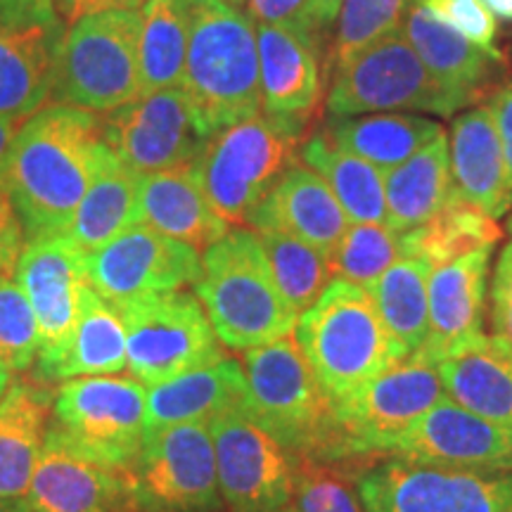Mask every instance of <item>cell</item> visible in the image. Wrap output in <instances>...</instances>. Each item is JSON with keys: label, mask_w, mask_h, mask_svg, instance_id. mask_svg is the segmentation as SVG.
I'll use <instances>...</instances> for the list:
<instances>
[{"label": "cell", "mask_w": 512, "mask_h": 512, "mask_svg": "<svg viewBox=\"0 0 512 512\" xmlns=\"http://www.w3.org/2000/svg\"><path fill=\"white\" fill-rule=\"evenodd\" d=\"M247 226L256 233H287L332 256L351 221L323 176L297 159L266 192Z\"/></svg>", "instance_id": "603a6c76"}, {"label": "cell", "mask_w": 512, "mask_h": 512, "mask_svg": "<svg viewBox=\"0 0 512 512\" xmlns=\"http://www.w3.org/2000/svg\"><path fill=\"white\" fill-rule=\"evenodd\" d=\"M344 0H313V12H316V19L320 29L328 34V31L335 27L339 10H342Z\"/></svg>", "instance_id": "681fc988"}, {"label": "cell", "mask_w": 512, "mask_h": 512, "mask_svg": "<svg viewBox=\"0 0 512 512\" xmlns=\"http://www.w3.org/2000/svg\"><path fill=\"white\" fill-rule=\"evenodd\" d=\"M294 458V512H366L358 494L356 463L320 460L309 456Z\"/></svg>", "instance_id": "f35d334b"}, {"label": "cell", "mask_w": 512, "mask_h": 512, "mask_svg": "<svg viewBox=\"0 0 512 512\" xmlns=\"http://www.w3.org/2000/svg\"><path fill=\"white\" fill-rule=\"evenodd\" d=\"M102 140L140 176L195 164L204 138L181 86L140 95L102 117Z\"/></svg>", "instance_id": "e0dca14e"}, {"label": "cell", "mask_w": 512, "mask_h": 512, "mask_svg": "<svg viewBox=\"0 0 512 512\" xmlns=\"http://www.w3.org/2000/svg\"><path fill=\"white\" fill-rule=\"evenodd\" d=\"M138 209L140 223L200 254L230 230L204 195L195 164L140 176Z\"/></svg>", "instance_id": "4316f807"}, {"label": "cell", "mask_w": 512, "mask_h": 512, "mask_svg": "<svg viewBox=\"0 0 512 512\" xmlns=\"http://www.w3.org/2000/svg\"><path fill=\"white\" fill-rule=\"evenodd\" d=\"M200 273L202 254L197 249L166 238L145 223L86 256L88 285L117 309L195 285Z\"/></svg>", "instance_id": "2e32d148"}, {"label": "cell", "mask_w": 512, "mask_h": 512, "mask_svg": "<svg viewBox=\"0 0 512 512\" xmlns=\"http://www.w3.org/2000/svg\"><path fill=\"white\" fill-rule=\"evenodd\" d=\"M448 159L453 192L460 200L475 204L491 219H503L512 209V178L489 107H470L451 121Z\"/></svg>", "instance_id": "cb8c5ba5"}, {"label": "cell", "mask_w": 512, "mask_h": 512, "mask_svg": "<svg viewBox=\"0 0 512 512\" xmlns=\"http://www.w3.org/2000/svg\"><path fill=\"white\" fill-rule=\"evenodd\" d=\"M223 3H228V5H235V8H245V3L247 0H223Z\"/></svg>", "instance_id": "9f6ffc18"}, {"label": "cell", "mask_w": 512, "mask_h": 512, "mask_svg": "<svg viewBox=\"0 0 512 512\" xmlns=\"http://www.w3.org/2000/svg\"><path fill=\"white\" fill-rule=\"evenodd\" d=\"M325 110L328 119L394 112L451 117L460 105L434 81L399 29L330 74Z\"/></svg>", "instance_id": "ba28073f"}, {"label": "cell", "mask_w": 512, "mask_h": 512, "mask_svg": "<svg viewBox=\"0 0 512 512\" xmlns=\"http://www.w3.org/2000/svg\"><path fill=\"white\" fill-rule=\"evenodd\" d=\"M86 256L64 233L29 240L22 249L15 280L34 309L41 337L38 356L55 354L72 335L88 287Z\"/></svg>", "instance_id": "d6986e66"}, {"label": "cell", "mask_w": 512, "mask_h": 512, "mask_svg": "<svg viewBox=\"0 0 512 512\" xmlns=\"http://www.w3.org/2000/svg\"><path fill=\"white\" fill-rule=\"evenodd\" d=\"M501 238L503 230L496 219L453 192L446 207L430 223L403 233V247L406 254L425 256L432 266H439L477 249H496Z\"/></svg>", "instance_id": "8d00e7d4"}, {"label": "cell", "mask_w": 512, "mask_h": 512, "mask_svg": "<svg viewBox=\"0 0 512 512\" xmlns=\"http://www.w3.org/2000/svg\"><path fill=\"white\" fill-rule=\"evenodd\" d=\"M285 510H287V508H285ZM285 510H280V512H285Z\"/></svg>", "instance_id": "91938a15"}, {"label": "cell", "mask_w": 512, "mask_h": 512, "mask_svg": "<svg viewBox=\"0 0 512 512\" xmlns=\"http://www.w3.org/2000/svg\"><path fill=\"white\" fill-rule=\"evenodd\" d=\"M188 36V0H145L138 43L140 95L181 86Z\"/></svg>", "instance_id": "d590c367"}, {"label": "cell", "mask_w": 512, "mask_h": 512, "mask_svg": "<svg viewBox=\"0 0 512 512\" xmlns=\"http://www.w3.org/2000/svg\"><path fill=\"white\" fill-rule=\"evenodd\" d=\"M403 36L444 91L458 102L460 110L470 107L479 95L489 91L503 64L501 53H489L470 38L441 22L415 3L401 24Z\"/></svg>", "instance_id": "d4e9b609"}, {"label": "cell", "mask_w": 512, "mask_h": 512, "mask_svg": "<svg viewBox=\"0 0 512 512\" xmlns=\"http://www.w3.org/2000/svg\"><path fill=\"white\" fill-rule=\"evenodd\" d=\"M299 159L323 176L351 223H387L384 171L332 143L323 128L306 138Z\"/></svg>", "instance_id": "e575fe53"}, {"label": "cell", "mask_w": 512, "mask_h": 512, "mask_svg": "<svg viewBox=\"0 0 512 512\" xmlns=\"http://www.w3.org/2000/svg\"><path fill=\"white\" fill-rule=\"evenodd\" d=\"M41 337L27 294L15 275H0V368L27 373L34 368Z\"/></svg>", "instance_id": "b9f144b4"}, {"label": "cell", "mask_w": 512, "mask_h": 512, "mask_svg": "<svg viewBox=\"0 0 512 512\" xmlns=\"http://www.w3.org/2000/svg\"><path fill=\"white\" fill-rule=\"evenodd\" d=\"M444 382L432 358L422 351L401 358L347 399L332 403L347 456L384 458V451L444 399Z\"/></svg>", "instance_id": "8fae6325"}, {"label": "cell", "mask_w": 512, "mask_h": 512, "mask_svg": "<svg viewBox=\"0 0 512 512\" xmlns=\"http://www.w3.org/2000/svg\"><path fill=\"white\" fill-rule=\"evenodd\" d=\"M10 382H12V380H10V373H8V370L0 368V399H3V394L8 392Z\"/></svg>", "instance_id": "11a10c76"}, {"label": "cell", "mask_w": 512, "mask_h": 512, "mask_svg": "<svg viewBox=\"0 0 512 512\" xmlns=\"http://www.w3.org/2000/svg\"><path fill=\"white\" fill-rule=\"evenodd\" d=\"M430 273L425 256L403 254L368 287L384 328L403 356L422 349L430 328Z\"/></svg>", "instance_id": "836d02e7"}, {"label": "cell", "mask_w": 512, "mask_h": 512, "mask_svg": "<svg viewBox=\"0 0 512 512\" xmlns=\"http://www.w3.org/2000/svg\"><path fill=\"white\" fill-rule=\"evenodd\" d=\"M27 245L24 228L8 197L0 192V275H15L17 261Z\"/></svg>", "instance_id": "bcb514c9"}, {"label": "cell", "mask_w": 512, "mask_h": 512, "mask_svg": "<svg viewBox=\"0 0 512 512\" xmlns=\"http://www.w3.org/2000/svg\"><path fill=\"white\" fill-rule=\"evenodd\" d=\"M17 128H19V124L15 119L0 114V174H3L5 159H8V155H10V147H12V140H15Z\"/></svg>", "instance_id": "f907efd6"}, {"label": "cell", "mask_w": 512, "mask_h": 512, "mask_svg": "<svg viewBox=\"0 0 512 512\" xmlns=\"http://www.w3.org/2000/svg\"><path fill=\"white\" fill-rule=\"evenodd\" d=\"M491 342L512 361V238L498 256L489 285Z\"/></svg>", "instance_id": "f6af8a7d"}, {"label": "cell", "mask_w": 512, "mask_h": 512, "mask_svg": "<svg viewBox=\"0 0 512 512\" xmlns=\"http://www.w3.org/2000/svg\"><path fill=\"white\" fill-rule=\"evenodd\" d=\"M128 486L150 512H219L223 498L209 422L147 430Z\"/></svg>", "instance_id": "7c38bea8"}, {"label": "cell", "mask_w": 512, "mask_h": 512, "mask_svg": "<svg viewBox=\"0 0 512 512\" xmlns=\"http://www.w3.org/2000/svg\"><path fill=\"white\" fill-rule=\"evenodd\" d=\"M285 512H294V510H292V508H287V510H285Z\"/></svg>", "instance_id": "680465c9"}, {"label": "cell", "mask_w": 512, "mask_h": 512, "mask_svg": "<svg viewBox=\"0 0 512 512\" xmlns=\"http://www.w3.org/2000/svg\"><path fill=\"white\" fill-rule=\"evenodd\" d=\"M195 297L214 335L230 351H252L294 335L297 313L275 287L254 230L233 228L207 252Z\"/></svg>", "instance_id": "3957f363"}, {"label": "cell", "mask_w": 512, "mask_h": 512, "mask_svg": "<svg viewBox=\"0 0 512 512\" xmlns=\"http://www.w3.org/2000/svg\"><path fill=\"white\" fill-rule=\"evenodd\" d=\"M55 389L12 380L0 399V498H27L53 422Z\"/></svg>", "instance_id": "83f0119b"}, {"label": "cell", "mask_w": 512, "mask_h": 512, "mask_svg": "<svg viewBox=\"0 0 512 512\" xmlns=\"http://www.w3.org/2000/svg\"><path fill=\"white\" fill-rule=\"evenodd\" d=\"M382 460L470 472H512V430L444 396L408 427Z\"/></svg>", "instance_id": "ac0fdd59"}, {"label": "cell", "mask_w": 512, "mask_h": 512, "mask_svg": "<svg viewBox=\"0 0 512 512\" xmlns=\"http://www.w3.org/2000/svg\"><path fill=\"white\" fill-rule=\"evenodd\" d=\"M332 143L366 159L380 171H389L411 159L439 133H444L437 121L418 114H363L349 119H328L323 126Z\"/></svg>", "instance_id": "1f68e13d"}, {"label": "cell", "mask_w": 512, "mask_h": 512, "mask_svg": "<svg viewBox=\"0 0 512 512\" xmlns=\"http://www.w3.org/2000/svg\"><path fill=\"white\" fill-rule=\"evenodd\" d=\"M140 174L121 162L110 147H102L98 174L74 211L67 235L83 252L110 245L114 238L140 223Z\"/></svg>", "instance_id": "f546056e"}, {"label": "cell", "mask_w": 512, "mask_h": 512, "mask_svg": "<svg viewBox=\"0 0 512 512\" xmlns=\"http://www.w3.org/2000/svg\"><path fill=\"white\" fill-rule=\"evenodd\" d=\"M100 512H150V510H147L145 505L138 501V496L133 494L131 486H128L124 494H119L112 503H107Z\"/></svg>", "instance_id": "816d5d0a"}, {"label": "cell", "mask_w": 512, "mask_h": 512, "mask_svg": "<svg viewBox=\"0 0 512 512\" xmlns=\"http://www.w3.org/2000/svg\"><path fill=\"white\" fill-rule=\"evenodd\" d=\"M434 17L456 29L460 36L470 38L479 48L489 53H501L496 48L498 19L484 5V0H418Z\"/></svg>", "instance_id": "7bdbcfd3"}, {"label": "cell", "mask_w": 512, "mask_h": 512, "mask_svg": "<svg viewBox=\"0 0 512 512\" xmlns=\"http://www.w3.org/2000/svg\"><path fill=\"white\" fill-rule=\"evenodd\" d=\"M247 382L242 363L226 356L147 389V430L188 422H211L216 415L245 408Z\"/></svg>", "instance_id": "f1b7e54d"}, {"label": "cell", "mask_w": 512, "mask_h": 512, "mask_svg": "<svg viewBox=\"0 0 512 512\" xmlns=\"http://www.w3.org/2000/svg\"><path fill=\"white\" fill-rule=\"evenodd\" d=\"M145 0H55V8L67 22H79L83 17L100 15L110 10H138Z\"/></svg>", "instance_id": "c3c4849f"}, {"label": "cell", "mask_w": 512, "mask_h": 512, "mask_svg": "<svg viewBox=\"0 0 512 512\" xmlns=\"http://www.w3.org/2000/svg\"><path fill=\"white\" fill-rule=\"evenodd\" d=\"M223 508L280 512L292 505L294 458L245 408L209 422Z\"/></svg>", "instance_id": "9a60e30c"}, {"label": "cell", "mask_w": 512, "mask_h": 512, "mask_svg": "<svg viewBox=\"0 0 512 512\" xmlns=\"http://www.w3.org/2000/svg\"><path fill=\"white\" fill-rule=\"evenodd\" d=\"M453 195L448 136L439 133L411 159L384 171L387 226L411 233L430 223Z\"/></svg>", "instance_id": "4dcf8cb0"}, {"label": "cell", "mask_w": 512, "mask_h": 512, "mask_svg": "<svg viewBox=\"0 0 512 512\" xmlns=\"http://www.w3.org/2000/svg\"><path fill=\"white\" fill-rule=\"evenodd\" d=\"M403 254V233L387 223H351L332 252V271L335 278L368 290Z\"/></svg>", "instance_id": "60d3db41"}, {"label": "cell", "mask_w": 512, "mask_h": 512, "mask_svg": "<svg viewBox=\"0 0 512 512\" xmlns=\"http://www.w3.org/2000/svg\"><path fill=\"white\" fill-rule=\"evenodd\" d=\"M484 105L489 107L491 117L496 121L498 136H501L505 152V162H508V171L512 178V76L489 95V100Z\"/></svg>", "instance_id": "7dc6e473"}, {"label": "cell", "mask_w": 512, "mask_h": 512, "mask_svg": "<svg viewBox=\"0 0 512 512\" xmlns=\"http://www.w3.org/2000/svg\"><path fill=\"white\" fill-rule=\"evenodd\" d=\"M294 339L332 403L406 358L384 328L368 290L335 278L294 325Z\"/></svg>", "instance_id": "5b68a950"}, {"label": "cell", "mask_w": 512, "mask_h": 512, "mask_svg": "<svg viewBox=\"0 0 512 512\" xmlns=\"http://www.w3.org/2000/svg\"><path fill=\"white\" fill-rule=\"evenodd\" d=\"M245 8L254 24L292 31L304 41H311L313 46L323 48L328 34L320 29L313 0H247Z\"/></svg>", "instance_id": "ee69618b"}, {"label": "cell", "mask_w": 512, "mask_h": 512, "mask_svg": "<svg viewBox=\"0 0 512 512\" xmlns=\"http://www.w3.org/2000/svg\"><path fill=\"white\" fill-rule=\"evenodd\" d=\"M508 228H510V235H512V216H510V221H508Z\"/></svg>", "instance_id": "6f0895ef"}, {"label": "cell", "mask_w": 512, "mask_h": 512, "mask_svg": "<svg viewBox=\"0 0 512 512\" xmlns=\"http://www.w3.org/2000/svg\"><path fill=\"white\" fill-rule=\"evenodd\" d=\"M256 238L264 249L275 287L290 304V309L302 316L323 297V292L335 280L332 256L309 242L292 238L287 233H275V230H259Z\"/></svg>", "instance_id": "74e56055"}, {"label": "cell", "mask_w": 512, "mask_h": 512, "mask_svg": "<svg viewBox=\"0 0 512 512\" xmlns=\"http://www.w3.org/2000/svg\"><path fill=\"white\" fill-rule=\"evenodd\" d=\"M437 368L448 399L512 430V361L491 337Z\"/></svg>", "instance_id": "d6a6232c"}, {"label": "cell", "mask_w": 512, "mask_h": 512, "mask_svg": "<svg viewBox=\"0 0 512 512\" xmlns=\"http://www.w3.org/2000/svg\"><path fill=\"white\" fill-rule=\"evenodd\" d=\"M261 110L309 133L323 102L320 50L292 31L256 24Z\"/></svg>", "instance_id": "44dd1931"}, {"label": "cell", "mask_w": 512, "mask_h": 512, "mask_svg": "<svg viewBox=\"0 0 512 512\" xmlns=\"http://www.w3.org/2000/svg\"><path fill=\"white\" fill-rule=\"evenodd\" d=\"M126 328V370L147 389L226 358L195 294H157L119 309Z\"/></svg>", "instance_id": "9c48e42d"}, {"label": "cell", "mask_w": 512, "mask_h": 512, "mask_svg": "<svg viewBox=\"0 0 512 512\" xmlns=\"http://www.w3.org/2000/svg\"><path fill=\"white\" fill-rule=\"evenodd\" d=\"M366 512H512V472H470L384 460L358 475Z\"/></svg>", "instance_id": "5bb4252c"}, {"label": "cell", "mask_w": 512, "mask_h": 512, "mask_svg": "<svg viewBox=\"0 0 512 512\" xmlns=\"http://www.w3.org/2000/svg\"><path fill=\"white\" fill-rule=\"evenodd\" d=\"M245 411L292 456L347 460L335 406L299 349L294 335L242 354Z\"/></svg>", "instance_id": "277c9868"}, {"label": "cell", "mask_w": 512, "mask_h": 512, "mask_svg": "<svg viewBox=\"0 0 512 512\" xmlns=\"http://www.w3.org/2000/svg\"><path fill=\"white\" fill-rule=\"evenodd\" d=\"M64 38L55 0H0V114L22 124L46 107Z\"/></svg>", "instance_id": "4fadbf2b"}, {"label": "cell", "mask_w": 512, "mask_h": 512, "mask_svg": "<svg viewBox=\"0 0 512 512\" xmlns=\"http://www.w3.org/2000/svg\"><path fill=\"white\" fill-rule=\"evenodd\" d=\"M304 143V131L259 112L204 140L195 174L216 214L228 226L245 228L266 192L297 162Z\"/></svg>", "instance_id": "8992f818"}, {"label": "cell", "mask_w": 512, "mask_h": 512, "mask_svg": "<svg viewBox=\"0 0 512 512\" xmlns=\"http://www.w3.org/2000/svg\"><path fill=\"white\" fill-rule=\"evenodd\" d=\"M53 425L83 453L128 475L147 434V387L131 373L64 382L55 392Z\"/></svg>", "instance_id": "30bf717a"}, {"label": "cell", "mask_w": 512, "mask_h": 512, "mask_svg": "<svg viewBox=\"0 0 512 512\" xmlns=\"http://www.w3.org/2000/svg\"><path fill=\"white\" fill-rule=\"evenodd\" d=\"M102 147V117L74 105H46L19 124L0 192L27 242L67 230L98 174Z\"/></svg>", "instance_id": "6da1fadb"}, {"label": "cell", "mask_w": 512, "mask_h": 512, "mask_svg": "<svg viewBox=\"0 0 512 512\" xmlns=\"http://www.w3.org/2000/svg\"><path fill=\"white\" fill-rule=\"evenodd\" d=\"M491 254L477 249L430 273V328L422 354L434 363L463 354L489 335L484 330L486 297L491 285Z\"/></svg>", "instance_id": "ffe728a7"}, {"label": "cell", "mask_w": 512, "mask_h": 512, "mask_svg": "<svg viewBox=\"0 0 512 512\" xmlns=\"http://www.w3.org/2000/svg\"><path fill=\"white\" fill-rule=\"evenodd\" d=\"M140 10L83 17L67 29L53 98L110 114L140 98Z\"/></svg>", "instance_id": "52a82bcc"}, {"label": "cell", "mask_w": 512, "mask_h": 512, "mask_svg": "<svg viewBox=\"0 0 512 512\" xmlns=\"http://www.w3.org/2000/svg\"><path fill=\"white\" fill-rule=\"evenodd\" d=\"M190 36L181 88L204 138L261 112L256 24L223 0H188Z\"/></svg>", "instance_id": "7a4b0ae2"}, {"label": "cell", "mask_w": 512, "mask_h": 512, "mask_svg": "<svg viewBox=\"0 0 512 512\" xmlns=\"http://www.w3.org/2000/svg\"><path fill=\"white\" fill-rule=\"evenodd\" d=\"M126 368V328L117 306L91 285L83 290L81 313L72 335L55 354L38 356L31 380L41 384L72 382L79 377L117 375Z\"/></svg>", "instance_id": "484cf974"}, {"label": "cell", "mask_w": 512, "mask_h": 512, "mask_svg": "<svg viewBox=\"0 0 512 512\" xmlns=\"http://www.w3.org/2000/svg\"><path fill=\"white\" fill-rule=\"evenodd\" d=\"M0 512H31L27 498H0Z\"/></svg>", "instance_id": "db71d44e"}, {"label": "cell", "mask_w": 512, "mask_h": 512, "mask_svg": "<svg viewBox=\"0 0 512 512\" xmlns=\"http://www.w3.org/2000/svg\"><path fill=\"white\" fill-rule=\"evenodd\" d=\"M484 5L494 12L496 19L512 22V0H484Z\"/></svg>", "instance_id": "f5cc1de1"}, {"label": "cell", "mask_w": 512, "mask_h": 512, "mask_svg": "<svg viewBox=\"0 0 512 512\" xmlns=\"http://www.w3.org/2000/svg\"><path fill=\"white\" fill-rule=\"evenodd\" d=\"M415 0H344L337 15V31L328 50V72L401 29Z\"/></svg>", "instance_id": "ab89813d"}, {"label": "cell", "mask_w": 512, "mask_h": 512, "mask_svg": "<svg viewBox=\"0 0 512 512\" xmlns=\"http://www.w3.org/2000/svg\"><path fill=\"white\" fill-rule=\"evenodd\" d=\"M126 489V472L98 463L50 422L27 491L31 512H100Z\"/></svg>", "instance_id": "7402d4cb"}]
</instances>
